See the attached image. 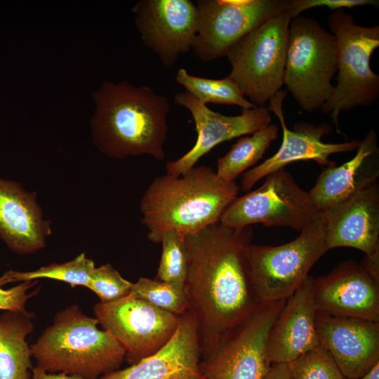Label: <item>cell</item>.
<instances>
[{
    "instance_id": "27",
    "label": "cell",
    "mask_w": 379,
    "mask_h": 379,
    "mask_svg": "<svg viewBox=\"0 0 379 379\" xmlns=\"http://www.w3.org/2000/svg\"><path fill=\"white\" fill-rule=\"evenodd\" d=\"M130 293L161 310L178 316L187 310L188 302L184 284L141 277L133 284Z\"/></svg>"
},
{
    "instance_id": "35",
    "label": "cell",
    "mask_w": 379,
    "mask_h": 379,
    "mask_svg": "<svg viewBox=\"0 0 379 379\" xmlns=\"http://www.w3.org/2000/svg\"><path fill=\"white\" fill-rule=\"evenodd\" d=\"M262 379H292L285 363H273Z\"/></svg>"
},
{
    "instance_id": "23",
    "label": "cell",
    "mask_w": 379,
    "mask_h": 379,
    "mask_svg": "<svg viewBox=\"0 0 379 379\" xmlns=\"http://www.w3.org/2000/svg\"><path fill=\"white\" fill-rule=\"evenodd\" d=\"M34 314L6 311L0 315V379H31L32 357L26 338Z\"/></svg>"
},
{
    "instance_id": "31",
    "label": "cell",
    "mask_w": 379,
    "mask_h": 379,
    "mask_svg": "<svg viewBox=\"0 0 379 379\" xmlns=\"http://www.w3.org/2000/svg\"><path fill=\"white\" fill-rule=\"evenodd\" d=\"M37 283V280L27 281L4 289L0 281V310L28 312L27 302L37 293L38 290L32 293H28V291Z\"/></svg>"
},
{
    "instance_id": "24",
    "label": "cell",
    "mask_w": 379,
    "mask_h": 379,
    "mask_svg": "<svg viewBox=\"0 0 379 379\" xmlns=\"http://www.w3.org/2000/svg\"><path fill=\"white\" fill-rule=\"evenodd\" d=\"M278 133V126L270 124L251 135L239 137L228 152L218 159V176L227 182H235L239 175L262 158Z\"/></svg>"
},
{
    "instance_id": "8",
    "label": "cell",
    "mask_w": 379,
    "mask_h": 379,
    "mask_svg": "<svg viewBox=\"0 0 379 379\" xmlns=\"http://www.w3.org/2000/svg\"><path fill=\"white\" fill-rule=\"evenodd\" d=\"M328 251L321 214L293 241L276 246L250 244L246 248L250 277L260 303L288 298Z\"/></svg>"
},
{
    "instance_id": "15",
    "label": "cell",
    "mask_w": 379,
    "mask_h": 379,
    "mask_svg": "<svg viewBox=\"0 0 379 379\" xmlns=\"http://www.w3.org/2000/svg\"><path fill=\"white\" fill-rule=\"evenodd\" d=\"M284 91H279L270 100L268 109L279 119L282 128V142L271 157L257 166L245 172L241 180L243 191L250 190L258 181L277 171L284 169L288 164L298 161H314L321 166L333 165L329 157L335 153L356 150L360 140H352L340 143H325L321 139L330 134L332 127L322 123L319 126L301 122L290 130L286 124L283 113V101L286 97Z\"/></svg>"
},
{
    "instance_id": "11",
    "label": "cell",
    "mask_w": 379,
    "mask_h": 379,
    "mask_svg": "<svg viewBox=\"0 0 379 379\" xmlns=\"http://www.w3.org/2000/svg\"><path fill=\"white\" fill-rule=\"evenodd\" d=\"M192 51L208 62L227 55L243 36L288 9L291 0H198Z\"/></svg>"
},
{
    "instance_id": "6",
    "label": "cell",
    "mask_w": 379,
    "mask_h": 379,
    "mask_svg": "<svg viewBox=\"0 0 379 379\" xmlns=\"http://www.w3.org/2000/svg\"><path fill=\"white\" fill-rule=\"evenodd\" d=\"M292 18L288 8L246 34L227 53L232 67L227 77L256 107L265 106L284 85Z\"/></svg>"
},
{
    "instance_id": "36",
    "label": "cell",
    "mask_w": 379,
    "mask_h": 379,
    "mask_svg": "<svg viewBox=\"0 0 379 379\" xmlns=\"http://www.w3.org/2000/svg\"><path fill=\"white\" fill-rule=\"evenodd\" d=\"M359 379H379V361L374 364Z\"/></svg>"
},
{
    "instance_id": "20",
    "label": "cell",
    "mask_w": 379,
    "mask_h": 379,
    "mask_svg": "<svg viewBox=\"0 0 379 379\" xmlns=\"http://www.w3.org/2000/svg\"><path fill=\"white\" fill-rule=\"evenodd\" d=\"M313 277L309 276L286 302L268 335L267 354L272 364L293 361L319 345Z\"/></svg>"
},
{
    "instance_id": "21",
    "label": "cell",
    "mask_w": 379,
    "mask_h": 379,
    "mask_svg": "<svg viewBox=\"0 0 379 379\" xmlns=\"http://www.w3.org/2000/svg\"><path fill=\"white\" fill-rule=\"evenodd\" d=\"M51 232L36 194L0 178V238L6 246L19 254L35 253L45 246Z\"/></svg>"
},
{
    "instance_id": "30",
    "label": "cell",
    "mask_w": 379,
    "mask_h": 379,
    "mask_svg": "<svg viewBox=\"0 0 379 379\" xmlns=\"http://www.w3.org/2000/svg\"><path fill=\"white\" fill-rule=\"evenodd\" d=\"M132 285L112 265L105 264L93 269L87 288L98 296L101 302H107L127 295Z\"/></svg>"
},
{
    "instance_id": "17",
    "label": "cell",
    "mask_w": 379,
    "mask_h": 379,
    "mask_svg": "<svg viewBox=\"0 0 379 379\" xmlns=\"http://www.w3.org/2000/svg\"><path fill=\"white\" fill-rule=\"evenodd\" d=\"M316 329L346 379H359L379 361V322L317 312Z\"/></svg>"
},
{
    "instance_id": "16",
    "label": "cell",
    "mask_w": 379,
    "mask_h": 379,
    "mask_svg": "<svg viewBox=\"0 0 379 379\" xmlns=\"http://www.w3.org/2000/svg\"><path fill=\"white\" fill-rule=\"evenodd\" d=\"M313 298L317 313L379 322V283L355 261L313 279Z\"/></svg>"
},
{
    "instance_id": "33",
    "label": "cell",
    "mask_w": 379,
    "mask_h": 379,
    "mask_svg": "<svg viewBox=\"0 0 379 379\" xmlns=\"http://www.w3.org/2000/svg\"><path fill=\"white\" fill-rule=\"evenodd\" d=\"M360 265L375 281L379 283V252L371 255H366Z\"/></svg>"
},
{
    "instance_id": "22",
    "label": "cell",
    "mask_w": 379,
    "mask_h": 379,
    "mask_svg": "<svg viewBox=\"0 0 379 379\" xmlns=\"http://www.w3.org/2000/svg\"><path fill=\"white\" fill-rule=\"evenodd\" d=\"M356 150L354 157L342 165L325 168L309 192L320 213L378 182L379 154L373 129L360 141Z\"/></svg>"
},
{
    "instance_id": "25",
    "label": "cell",
    "mask_w": 379,
    "mask_h": 379,
    "mask_svg": "<svg viewBox=\"0 0 379 379\" xmlns=\"http://www.w3.org/2000/svg\"><path fill=\"white\" fill-rule=\"evenodd\" d=\"M175 81L186 92L204 105H237L241 109L255 106L243 95L238 86L228 77L213 79L190 74L186 69L180 68Z\"/></svg>"
},
{
    "instance_id": "2",
    "label": "cell",
    "mask_w": 379,
    "mask_h": 379,
    "mask_svg": "<svg viewBox=\"0 0 379 379\" xmlns=\"http://www.w3.org/2000/svg\"><path fill=\"white\" fill-rule=\"evenodd\" d=\"M94 145L114 159L147 155L162 161L168 133V99L147 86L104 81L93 93Z\"/></svg>"
},
{
    "instance_id": "9",
    "label": "cell",
    "mask_w": 379,
    "mask_h": 379,
    "mask_svg": "<svg viewBox=\"0 0 379 379\" xmlns=\"http://www.w3.org/2000/svg\"><path fill=\"white\" fill-rule=\"evenodd\" d=\"M309 192L302 190L285 169L270 173L258 189L237 197L220 223L232 229L253 224L288 227L301 231L320 215Z\"/></svg>"
},
{
    "instance_id": "19",
    "label": "cell",
    "mask_w": 379,
    "mask_h": 379,
    "mask_svg": "<svg viewBox=\"0 0 379 379\" xmlns=\"http://www.w3.org/2000/svg\"><path fill=\"white\" fill-rule=\"evenodd\" d=\"M328 251L351 247L366 255L379 252V187L376 182L321 212Z\"/></svg>"
},
{
    "instance_id": "5",
    "label": "cell",
    "mask_w": 379,
    "mask_h": 379,
    "mask_svg": "<svg viewBox=\"0 0 379 379\" xmlns=\"http://www.w3.org/2000/svg\"><path fill=\"white\" fill-rule=\"evenodd\" d=\"M328 27L336 43L337 84L321 109L330 114L340 133V112L370 106L379 96V76L370 65L379 47V26L357 25L352 15L339 9L329 16Z\"/></svg>"
},
{
    "instance_id": "34",
    "label": "cell",
    "mask_w": 379,
    "mask_h": 379,
    "mask_svg": "<svg viewBox=\"0 0 379 379\" xmlns=\"http://www.w3.org/2000/svg\"><path fill=\"white\" fill-rule=\"evenodd\" d=\"M31 379H85L81 377L69 375L65 373H53L45 371L39 366H36L32 369Z\"/></svg>"
},
{
    "instance_id": "10",
    "label": "cell",
    "mask_w": 379,
    "mask_h": 379,
    "mask_svg": "<svg viewBox=\"0 0 379 379\" xmlns=\"http://www.w3.org/2000/svg\"><path fill=\"white\" fill-rule=\"evenodd\" d=\"M286 302L260 303L229 332L213 353L201 359L204 379H262L272 365L267 354L269 333Z\"/></svg>"
},
{
    "instance_id": "26",
    "label": "cell",
    "mask_w": 379,
    "mask_h": 379,
    "mask_svg": "<svg viewBox=\"0 0 379 379\" xmlns=\"http://www.w3.org/2000/svg\"><path fill=\"white\" fill-rule=\"evenodd\" d=\"M95 267L93 260L82 253L73 260L63 263H52L29 272L10 270L0 277L2 286L15 282L50 279L69 284L72 287L88 286L90 275Z\"/></svg>"
},
{
    "instance_id": "14",
    "label": "cell",
    "mask_w": 379,
    "mask_h": 379,
    "mask_svg": "<svg viewBox=\"0 0 379 379\" xmlns=\"http://www.w3.org/2000/svg\"><path fill=\"white\" fill-rule=\"evenodd\" d=\"M174 102L190 112L197 138L187 152L166 163V174L173 177L185 175L216 145L252 134L270 125L272 121L270 111L266 106L241 109L240 114L227 116L211 110L186 91L177 93Z\"/></svg>"
},
{
    "instance_id": "32",
    "label": "cell",
    "mask_w": 379,
    "mask_h": 379,
    "mask_svg": "<svg viewBox=\"0 0 379 379\" xmlns=\"http://www.w3.org/2000/svg\"><path fill=\"white\" fill-rule=\"evenodd\" d=\"M378 4V1L375 0H291L289 9L293 18L305 10L318 6H326L336 11L366 5L376 6Z\"/></svg>"
},
{
    "instance_id": "12",
    "label": "cell",
    "mask_w": 379,
    "mask_h": 379,
    "mask_svg": "<svg viewBox=\"0 0 379 379\" xmlns=\"http://www.w3.org/2000/svg\"><path fill=\"white\" fill-rule=\"evenodd\" d=\"M93 312L102 329L124 348L129 366L161 348L171 338L179 323V316L131 293L114 301L96 303Z\"/></svg>"
},
{
    "instance_id": "29",
    "label": "cell",
    "mask_w": 379,
    "mask_h": 379,
    "mask_svg": "<svg viewBox=\"0 0 379 379\" xmlns=\"http://www.w3.org/2000/svg\"><path fill=\"white\" fill-rule=\"evenodd\" d=\"M292 379H346L320 345L287 364Z\"/></svg>"
},
{
    "instance_id": "28",
    "label": "cell",
    "mask_w": 379,
    "mask_h": 379,
    "mask_svg": "<svg viewBox=\"0 0 379 379\" xmlns=\"http://www.w3.org/2000/svg\"><path fill=\"white\" fill-rule=\"evenodd\" d=\"M160 243L162 252L157 279L185 285L189 267L185 235L175 231H168L162 235Z\"/></svg>"
},
{
    "instance_id": "4",
    "label": "cell",
    "mask_w": 379,
    "mask_h": 379,
    "mask_svg": "<svg viewBox=\"0 0 379 379\" xmlns=\"http://www.w3.org/2000/svg\"><path fill=\"white\" fill-rule=\"evenodd\" d=\"M95 317L74 304L54 316L52 324L30 346L38 366L49 373L98 379L119 369L125 351Z\"/></svg>"
},
{
    "instance_id": "18",
    "label": "cell",
    "mask_w": 379,
    "mask_h": 379,
    "mask_svg": "<svg viewBox=\"0 0 379 379\" xmlns=\"http://www.w3.org/2000/svg\"><path fill=\"white\" fill-rule=\"evenodd\" d=\"M201 350L197 325L186 310L171 338L157 352L135 364L98 379H204L200 371Z\"/></svg>"
},
{
    "instance_id": "7",
    "label": "cell",
    "mask_w": 379,
    "mask_h": 379,
    "mask_svg": "<svg viewBox=\"0 0 379 379\" xmlns=\"http://www.w3.org/2000/svg\"><path fill=\"white\" fill-rule=\"evenodd\" d=\"M336 72L335 36L312 18H292L284 84L302 110L322 107L333 93Z\"/></svg>"
},
{
    "instance_id": "1",
    "label": "cell",
    "mask_w": 379,
    "mask_h": 379,
    "mask_svg": "<svg viewBox=\"0 0 379 379\" xmlns=\"http://www.w3.org/2000/svg\"><path fill=\"white\" fill-rule=\"evenodd\" d=\"M252 237L250 226L232 229L220 222L185 235L189 255L185 283L187 310L197 325L201 359L213 353L260 304L246 253Z\"/></svg>"
},
{
    "instance_id": "13",
    "label": "cell",
    "mask_w": 379,
    "mask_h": 379,
    "mask_svg": "<svg viewBox=\"0 0 379 379\" xmlns=\"http://www.w3.org/2000/svg\"><path fill=\"white\" fill-rule=\"evenodd\" d=\"M142 43L169 67L192 48L197 11L191 0H140L131 8Z\"/></svg>"
},
{
    "instance_id": "3",
    "label": "cell",
    "mask_w": 379,
    "mask_h": 379,
    "mask_svg": "<svg viewBox=\"0 0 379 379\" xmlns=\"http://www.w3.org/2000/svg\"><path fill=\"white\" fill-rule=\"evenodd\" d=\"M239 189L236 182L222 180L204 165L180 177H154L140 203L147 239L159 244L168 231L186 235L219 222Z\"/></svg>"
}]
</instances>
